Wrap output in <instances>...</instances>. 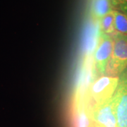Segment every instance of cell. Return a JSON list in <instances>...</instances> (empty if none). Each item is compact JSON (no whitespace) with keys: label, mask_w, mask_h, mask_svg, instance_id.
<instances>
[{"label":"cell","mask_w":127,"mask_h":127,"mask_svg":"<svg viewBox=\"0 0 127 127\" xmlns=\"http://www.w3.org/2000/svg\"><path fill=\"white\" fill-rule=\"evenodd\" d=\"M119 76H101L93 81L87 90L86 99L93 108L112 98L118 86Z\"/></svg>","instance_id":"obj_1"},{"label":"cell","mask_w":127,"mask_h":127,"mask_svg":"<svg viewBox=\"0 0 127 127\" xmlns=\"http://www.w3.org/2000/svg\"><path fill=\"white\" fill-rule=\"evenodd\" d=\"M112 36L113 49L105 75L119 76L127 68V35L115 32Z\"/></svg>","instance_id":"obj_2"},{"label":"cell","mask_w":127,"mask_h":127,"mask_svg":"<svg viewBox=\"0 0 127 127\" xmlns=\"http://www.w3.org/2000/svg\"><path fill=\"white\" fill-rule=\"evenodd\" d=\"M113 49V38L112 35L99 31L97 44L93 54L94 69L97 73L104 76L111 58Z\"/></svg>","instance_id":"obj_3"},{"label":"cell","mask_w":127,"mask_h":127,"mask_svg":"<svg viewBox=\"0 0 127 127\" xmlns=\"http://www.w3.org/2000/svg\"><path fill=\"white\" fill-rule=\"evenodd\" d=\"M112 101L118 127H127V68L119 76L118 86Z\"/></svg>","instance_id":"obj_4"},{"label":"cell","mask_w":127,"mask_h":127,"mask_svg":"<svg viewBox=\"0 0 127 127\" xmlns=\"http://www.w3.org/2000/svg\"><path fill=\"white\" fill-rule=\"evenodd\" d=\"M92 117L96 127H118L112 98L93 107Z\"/></svg>","instance_id":"obj_5"},{"label":"cell","mask_w":127,"mask_h":127,"mask_svg":"<svg viewBox=\"0 0 127 127\" xmlns=\"http://www.w3.org/2000/svg\"><path fill=\"white\" fill-rule=\"evenodd\" d=\"M92 107L86 100L78 97L73 105V127H91L93 126Z\"/></svg>","instance_id":"obj_6"},{"label":"cell","mask_w":127,"mask_h":127,"mask_svg":"<svg viewBox=\"0 0 127 127\" xmlns=\"http://www.w3.org/2000/svg\"><path fill=\"white\" fill-rule=\"evenodd\" d=\"M113 11L110 0H92L91 16L95 21H98L104 16Z\"/></svg>","instance_id":"obj_7"},{"label":"cell","mask_w":127,"mask_h":127,"mask_svg":"<svg viewBox=\"0 0 127 127\" xmlns=\"http://www.w3.org/2000/svg\"><path fill=\"white\" fill-rule=\"evenodd\" d=\"M115 11L104 16L97 21L99 31L109 35H113L115 33Z\"/></svg>","instance_id":"obj_8"},{"label":"cell","mask_w":127,"mask_h":127,"mask_svg":"<svg viewBox=\"0 0 127 127\" xmlns=\"http://www.w3.org/2000/svg\"><path fill=\"white\" fill-rule=\"evenodd\" d=\"M115 32L127 35V16L117 11L115 12Z\"/></svg>","instance_id":"obj_9"},{"label":"cell","mask_w":127,"mask_h":127,"mask_svg":"<svg viewBox=\"0 0 127 127\" xmlns=\"http://www.w3.org/2000/svg\"><path fill=\"white\" fill-rule=\"evenodd\" d=\"M114 11L127 16V0H110Z\"/></svg>","instance_id":"obj_10"},{"label":"cell","mask_w":127,"mask_h":127,"mask_svg":"<svg viewBox=\"0 0 127 127\" xmlns=\"http://www.w3.org/2000/svg\"><path fill=\"white\" fill-rule=\"evenodd\" d=\"M95 127V125H93V126H92V127Z\"/></svg>","instance_id":"obj_11"}]
</instances>
